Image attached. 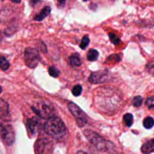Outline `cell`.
I'll return each instance as SVG.
<instances>
[{
	"mask_svg": "<svg viewBox=\"0 0 154 154\" xmlns=\"http://www.w3.org/2000/svg\"><path fill=\"white\" fill-rule=\"evenodd\" d=\"M45 132L52 137H60L66 131V126L64 122L58 117L53 116L48 119L45 126Z\"/></svg>",
	"mask_w": 154,
	"mask_h": 154,
	"instance_id": "obj_1",
	"label": "cell"
},
{
	"mask_svg": "<svg viewBox=\"0 0 154 154\" xmlns=\"http://www.w3.org/2000/svg\"><path fill=\"white\" fill-rule=\"evenodd\" d=\"M84 134L90 143L97 150L100 152L111 151L112 144L106 141L96 132L90 129H86L84 131Z\"/></svg>",
	"mask_w": 154,
	"mask_h": 154,
	"instance_id": "obj_2",
	"label": "cell"
},
{
	"mask_svg": "<svg viewBox=\"0 0 154 154\" xmlns=\"http://www.w3.org/2000/svg\"><path fill=\"white\" fill-rule=\"evenodd\" d=\"M0 137L4 144L12 145L15 140V132L13 126L10 124L2 123L0 128Z\"/></svg>",
	"mask_w": 154,
	"mask_h": 154,
	"instance_id": "obj_3",
	"label": "cell"
},
{
	"mask_svg": "<svg viewBox=\"0 0 154 154\" xmlns=\"http://www.w3.org/2000/svg\"><path fill=\"white\" fill-rule=\"evenodd\" d=\"M67 106L70 112L75 117L78 126H84L87 122V117L86 114L76 103L73 102H69Z\"/></svg>",
	"mask_w": 154,
	"mask_h": 154,
	"instance_id": "obj_4",
	"label": "cell"
},
{
	"mask_svg": "<svg viewBox=\"0 0 154 154\" xmlns=\"http://www.w3.org/2000/svg\"><path fill=\"white\" fill-rule=\"evenodd\" d=\"M40 57L38 51L32 48H26L25 50L24 60L26 65L29 68H35L40 61Z\"/></svg>",
	"mask_w": 154,
	"mask_h": 154,
	"instance_id": "obj_5",
	"label": "cell"
},
{
	"mask_svg": "<svg viewBox=\"0 0 154 154\" xmlns=\"http://www.w3.org/2000/svg\"><path fill=\"white\" fill-rule=\"evenodd\" d=\"M112 76L106 70H101L91 73L88 81L92 84H101L109 82L111 80Z\"/></svg>",
	"mask_w": 154,
	"mask_h": 154,
	"instance_id": "obj_6",
	"label": "cell"
},
{
	"mask_svg": "<svg viewBox=\"0 0 154 154\" xmlns=\"http://www.w3.org/2000/svg\"><path fill=\"white\" fill-rule=\"evenodd\" d=\"M32 109L37 115L42 118L48 119L49 117L53 116H51L54 112L52 107L46 103H41L40 105H37L36 106H32Z\"/></svg>",
	"mask_w": 154,
	"mask_h": 154,
	"instance_id": "obj_7",
	"label": "cell"
},
{
	"mask_svg": "<svg viewBox=\"0 0 154 154\" xmlns=\"http://www.w3.org/2000/svg\"><path fill=\"white\" fill-rule=\"evenodd\" d=\"M51 144L48 139H39L35 144V152L37 153H45L51 152Z\"/></svg>",
	"mask_w": 154,
	"mask_h": 154,
	"instance_id": "obj_8",
	"label": "cell"
},
{
	"mask_svg": "<svg viewBox=\"0 0 154 154\" xmlns=\"http://www.w3.org/2000/svg\"><path fill=\"white\" fill-rule=\"evenodd\" d=\"M26 125L28 132L29 135H31L32 137L34 136L40 129V123L39 120L35 117H32L28 119Z\"/></svg>",
	"mask_w": 154,
	"mask_h": 154,
	"instance_id": "obj_9",
	"label": "cell"
},
{
	"mask_svg": "<svg viewBox=\"0 0 154 154\" xmlns=\"http://www.w3.org/2000/svg\"><path fill=\"white\" fill-rule=\"evenodd\" d=\"M9 106L8 103L0 98V119L4 118L8 115Z\"/></svg>",
	"mask_w": 154,
	"mask_h": 154,
	"instance_id": "obj_10",
	"label": "cell"
},
{
	"mask_svg": "<svg viewBox=\"0 0 154 154\" xmlns=\"http://www.w3.org/2000/svg\"><path fill=\"white\" fill-rule=\"evenodd\" d=\"M141 150L144 153H150L154 152V138L151 139L144 144L141 147Z\"/></svg>",
	"mask_w": 154,
	"mask_h": 154,
	"instance_id": "obj_11",
	"label": "cell"
},
{
	"mask_svg": "<svg viewBox=\"0 0 154 154\" xmlns=\"http://www.w3.org/2000/svg\"><path fill=\"white\" fill-rule=\"evenodd\" d=\"M51 11V7L49 6H46L41 10V11L38 14H37L34 17V19L36 21H42L50 14Z\"/></svg>",
	"mask_w": 154,
	"mask_h": 154,
	"instance_id": "obj_12",
	"label": "cell"
},
{
	"mask_svg": "<svg viewBox=\"0 0 154 154\" xmlns=\"http://www.w3.org/2000/svg\"><path fill=\"white\" fill-rule=\"evenodd\" d=\"M70 64L72 67L79 66L81 64L80 56L78 53L73 54L70 57Z\"/></svg>",
	"mask_w": 154,
	"mask_h": 154,
	"instance_id": "obj_13",
	"label": "cell"
},
{
	"mask_svg": "<svg viewBox=\"0 0 154 154\" xmlns=\"http://www.w3.org/2000/svg\"><path fill=\"white\" fill-rule=\"evenodd\" d=\"M99 56V52L97 50L94 49H91L88 51L87 53V60L90 61H96Z\"/></svg>",
	"mask_w": 154,
	"mask_h": 154,
	"instance_id": "obj_14",
	"label": "cell"
},
{
	"mask_svg": "<svg viewBox=\"0 0 154 154\" xmlns=\"http://www.w3.org/2000/svg\"><path fill=\"white\" fill-rule=\"evenodd\" d=\"M123 122L128 127H131L134 123V117L132 114L126 113L123 116Z\"/></svg>",
	"mask_w": 154,
	"mask_h": 154,
	"instance_id": "obj_15",
	"label": "cell"
},
{
	"mask_svg": "<svg viewBox=\"0 0 154 154\" xmlns=\"http://www.w3.org/2000/svg\"><path fill=\"white\" fill-rule=\"evenodd\" d=\"M143 124L146 129H151L154 126V119L150 116L147 117L144 119Z\"/></svg>",
	"mask_w": 154,
	"mask_h": 154,
	"instance_id": "obj_16",
	"label": "cell"
},
{
	"mask_svg": "<svg viewBox=\"0 0 154 154\" xmlns=\"http://www.w3.org/2000/svg\"><path fill=\"white\" fill-rule=\"evenodd\" d=\"M10 67L8 61L4 57L0 56V69L2 70H7Z\"/></svg>",
	"mask_w": 154,
	"mask_h": 154,
	"instance_id": "obj_17",
	"label": "cell"
},
{
	"mask_svg": "<svg viewBox=\"0 0 154 154\" xmlns=\"http://www.w3.org/2000/svg\"><path fill=\"white\" fill-rule=\"evenodd\" d=\"M48 72H49V74L54 78H57L60 73V71L56 67L54 66H50L49 67Z\"/></svg>",
	"mask_w": 154,
	"mask_h": 154,
	"instance_id": "obj_18",
	"label": "cell"
},
{
	"mask_svg": "<svg viewBox=\"0 0 154 154\" xmlns=\"http://www.w3.org/2000/svg\"><path fill=\"white\" fill-rule=\"evenodd\" d=\"M89 43H90V38H89L88 36H87V35L84 36L82 38V40L79 46L81 48V49L84 50L88 46Z\"/></svg>",
	"mask_w": 154,
	"mask_h": 154,
	"instance_id": "obj_19",
	"label": "cell"
},
{
	"mask_svg": "<svg viewBox=\"0 0 154 154\" xmlns=\"http://www.w3.org/2000/svg\"><path fill=\"white\" fill-rule=\"evenodd\" d=\"M108 35H109V38L110 41L114 45H118L121 42L120 39L119 38V37H118V36L116 34H115L114 33H109Z\"/></svg>",
	"mask_w": 154,
	"mask_h": 154,
	"instance_id": "obj_20",
	"label": "cell"
},
{
	"mask_svg": "<svg viewBox=\"0 0 154 154\" xmlns=\"http://www.w3.org/2000/svg\"><path fill=\"white\" fill-rule=\"evenodd\" d=\"M146 69L150 74L154 76V60L149 61L146 65Z\"/></svg>",
	"mask_w": 154,
	"mask_h": 154,
	"instance_id": "obj_21",
	"label": "cell"
},
{
	"mask_svg": "<svg viewBox=\"0 0 154 154\" xmlns=\"http://www.w3.org/2000/svg\"><path fill=\"white\" fill-rule=\"evenodd\" d=\"M82 91V88L81 85L79 84H77L73 87L72 90V92L75 96H79V95H81Z\"/></svg>",
	"mask_w": 154,
	"mask_h": 154,
	"instance_id": "obj_22",
	"label": "cell"
},
{
	"mask_svg": "<svg viewBox=\"0 0 154 154\" xmlns=\"http://www.w3.org/2000/svg\"><path fill=\"white\" fill-rule=\"evenodd\" d=\"M143 103V98L140 96H135L132 101V104L135 107L140 106Z\"/></svg>",
	"mask_w": 154,
	"mask_h": 154,
	"instance_id": "obj_23",
	"label": "cell"
},
{
	"mask_svg": "<svg viewBox=\"0 0 154 154\" xmlns=\"http://www.w3.org/2000/svg\"><path fill=\"white\" fill-rule=\"evenodd\" d=\"M145 104L149 108H152L154 107V97H148L146 100Z\"/></svg>",
	"mask_w": 154,
	"mask_h": 154,
	"instance_id": "obj_24",
	"label": "cell"
},
{
	"mask_svg": "<svg viewBox=\"0 0 154 154\" xmlns=\"http://www.w3.org/2000/svg\"><path fill=\"white\" fill-rule=\"evenodd\" d=\"M41 0H31L30 1V4L32 5H35L36 4L38 3Z\"/></svg>",
	"mask_w": 154,
	"mask_h": 154,
	"instance_id": "obj_25",
	"label": "cell"
},
{
	"mask_svg": "<svg viewBox=\"0 0 154 154\" xmlns=\"http://www.w3.org/2000/svg\"><path fill=\"white\" fill-rule=\"evenodd\" d=\"M58 1V3L60 5H61V6H64V4H65V2H66V0H57Z\"/></svg>",
	"mask_w": 154,
	"mask_h": 154,
	"instance_id": "obj_26",
	"label": "cell"
},
{
	"mask_svg": "<svg viewBox=\"0 0 154 154\" xmlns=\"http://www.w3.org/2000/svg\"><path fill=\"white\" fill-rule=\"evenodd\" d=\"M10 1L14 3H20L22 0H10Z\"/></svg>",
	"mask_w": 154,
	"mask_h": 154,
	"instance_id": "obj_27",
	"label": "cell"
},
{
	"mask_svg": "<svg viewBox=\"0 0 154 154\" xmlns=\"http://www.w3.org/2000/svg\"><path fill=\"white\" fill-rule=\"evenodd\" d=\"M2 88L1 86L0 85V94L2 93Z\"/></svg>",
	"mask_w": 154,
	"mask_h": 154,
	"instance_id": "obj_28",
	"label": "cell"
},
{
	"mask_svg": "<svg viewBox=\"0 0 154 154\" xmlns=\"http://www.w3.org/2000/svg\"><path fill=\"white\" fill-rule=\"evenodd\" d=\"M83 1H87L88 0H83Z\"/></svg>",
	"mask_w": 154,
	"mask_h": 154,
	"instance_id": "obj_29",
	"label": "cell"
}]
</instances>
